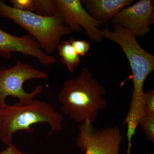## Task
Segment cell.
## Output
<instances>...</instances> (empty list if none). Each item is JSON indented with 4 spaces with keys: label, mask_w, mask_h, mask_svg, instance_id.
Masks as SVG:
<instances>
[{
    "label": "cell",
    "mask_w": 154,
    "mask_h": 154,
    "mask_svg": "<svg viewBox=\"0 0 154 154\" xmlns=\"http://www.w3.org/2000/svg\"><path fill=\"white\" fill-rule=\"evenodd\" d=\"M104 87L93 77L87 67L75 79L66 80L58 95L63 113L77 123H93L99 110L105 109L107 101Z\"/></svg>",
    "instance_id": "obj_1"
},
{
    "label": "cell",
    "mask_w": 154,
    "mask_h": 154,
    "mask_svg": "<svg viewBox=\"0 0 154 154\" xmlns=\"http://www.w3.org/2000/svg\"><path fill=\"white\" fill-rule=\"evenodd\" d=\"M101 33L103 38L120 46L129 63L133 90L127 117L131 121H139L144 113V84L147 77L154 70V56L139 44L131 32L120 25H113L112 30L102 28Z\"/></svg>",
    "instance_id": "obj_2"
},
{
    "label": "cell",
    "mask_w": 154,
    "mask_h": 154,
    "mask_svg": "<svg viewBox=\"0 0 154 154\" xmlns=\"http://www.w3.org/2000/svg\"><path fill=\"white\" fill-rule=\"evenodd\" d=\"M63 116L48 102L33 99L25 103L3 105L0 120V140L6 145L12 144L14 135L19 131L31 132L32 126L47 123L50 134L62 130Z\"/></svg>",
    "instance_id": "obj_3"
},
{
    "label": "cell",
    "mask_w": 154,
    "mask_h": 154,
    "mask_svg": "<svg viewBox=\"0 0 154 154\" xmlns=\"http://www.w3.org/2000/svg\"><path fill=\"white\" fill-rule=\"evenodd\" d=\"M0 15L13 20L28 31L48 55L57 49L61 39L72 33L64 24L59 14L53 17L40 16L33 12L19 11L0 1Z\"/></svg>",
    "instance_id": "obj_4"
},
{
    "label": "cell",
    "mask_w": 154,
    "mask_h": 154,
    "mask_svg": "<svg viewBox=\"0 0 154 154\" xmlns=\"http://www.w3.org/2000/svg\"><path fill=\"white\" fill-rule=\"evenodd\" d=\"M48 76V73L36 69L20 60L12 68L0 67V102L3 105L6 104V99L8 96L17 98L20 103L33 100L35 96L42 92L43 87L38 86L32 92L28 93L24 90L23 84L28 80L46 79Z\"/></svg>",
    "instance_id": "obj_5"
},
{
    "label": "cell",
    "mask_w": 154,
    "mask_h": 154,
    "mask_svg": "<svg viewBox=\"0 0 154 154\" xmlns=\"http://www.w3.org/2000/svg\"><path fill=\"white\" fill-rule=\"evenodd\" d=\"M123 137L118 126L98 129L86 122L80 125L76 145L85 154H119Z\"/></svg>",
    "instance_id": "obj_6"
},
{
    "label": "cell",
    "mask_w": 154,
    "mask_h": 154,
    "mask_svg": "<svg viewBox=\"0 0 154 154\" xmlns=\"http://www.w3.org/2000/svg\"><path fill=\"white\" fill-rule=\"evenodd\" d=\"M64 24L72 33L85 31L88 38L96 43H100L103 37L100 25L84 8L80 0H53Z\"/></svg>",
    "instance_id": "obj_7"
},
{
    "label": "cell",
    "mask_w": 154,
    "mask_h": 154,
    "mask_svg": "<svg viewBox=\"0 0 154 154\" xmlns=\"http://www.w3.org/2000/svg\"><path fill=\"white\" fill-rule=\"evenodd\" d=\"M154 5L151 0H141L125 7L116 14L110 22L129 30L136 37L143 38L149 32L152 24Z\"/></svg>",
    "instance_id": "obj_8"
},
{
    "label": "cell",
    "mask_w": 154,
    "mask_h": 154,
    "mask_svg": "<svg viewBox=\"0 0 154 154\" xmlns=\"http://www.w3.org/2000/svg\"><path fill=\"white\" fill-rule=\"evenodd\" d=\"M13 52L35 58L44 65L52 64L56 61L55 57L48 55L42 50L38 42L30 34L19 37L0 29V55L8 59Z\"/></svg>",
    "instance_id": "obj_9"
},
{
    "label": "cell",
    "mask_w": 154,
    "mask_h": 154,
    "mask_svg": "<svg viewBox=\"0 0 154 154\" xmlns=\"http://www.w3.org/2000/svg\"><path fill=\"white\" fill-rule=\"evenodd\" d=\"M84 8L100 25L110 29L109 22L122 9L134 0H82Z\"/></svg>",
    "instance_id": "obj_10"
},
{
    "label": "cell",
    "mask_w": 154,
    "mask_h": 154,
    "mask_svg": "<svg viewBox=\"0 0 154 154\" xmlns=\"http://www.w3.org/2000/svg\"><path fill=\"white\" fill-rule=\"evenodd\" d=\"M57 49L62 63L67 67L70 72L75 71L80 62V57L75 51L69 41L61 42Z\"/></svg>",
    "instance_id": "obj_11"
},
{
    "label": "cell",
    "mask_w": 154,
    "mask_h": 154,
    "mask_svg": "<svg viewBox=\"0 0 154 154\" xmlns=\"http://www.w3.org/2000/svg\"><path fill=\"white\" fill-rule=\"evenodd\" d=\"M34 13L44 17H50L58 14L53 0H33Z\"/></svg>",
    "instance_id": "obj_12"
},
{
    "label": "cell",
    "mask_w": 154,
    "mask_h": 154,
    "mask_svg": "<svg viewBox=\"0 0 154 154\" xmlns=\"http://www.w3.org/2000/svg\"><path fill=\"white\" fill-rule=\"evenodd\" d=\"M139 124L142 127L146 139L154 142V115L144 113Z\"/></svg>",
    "instance_id": "obj_13"
},
{
    "label": "cell",
    "mask_w": 154,
    "mask_h": 154,
    "mask_svg": "<svg viewBox=\"0 0 154 154\" xmlns=\"http://www.w3.org/2000/svg\"><path fill=\"white\" fill-rule=\"evenodd\" d=\"M69 41L75 51L80 57L85 56L90 50L91 44L89 42L75 39L74 38H70Z\"/></svg>",
    "instance_id": "obj_14"
},
{
    "label": "cell",
    "mask_w": 154,
    "mask_h": 154,
    "mask_svg": "<svg viewBox=\"0 0 154 154\" xmlns=\"http://www.w3.org/2000/svg\"><path fill=\"white\" fill-rule=\"evenodd\" d=\"M144 113L154 115V91L150 90L144 95Z\"/></svg>",
    "instance_id": "obj_15"
},
{
    "label": "cell",
    "mask_w": 154,
    "mask_h": 154,
    "mask_svg": "<svg viewBox=\"0 0 154 154\" xmlns=\"http://www.w3.org/2000/svg\"><path fill=\"white\" fill-rule=\"evenodd\" d=\"M9 2L13 5L12 7L17 10L28 12H34L33 0H10Z\"/></svg>",
    "instance_id": "obj_16"
},
{
    "label": "cell",
    "mask_w": 154,
    "mask_h": 154,
    "mask_svg": "<svg viewBox=\"0 0 154 154\" xmlns=\"http://www.w3.org/2000/svg\"><path fill=\"white\" fill-rule=\"evenodd\" d=\"M0 154H29L22 152L13 144L7 146L5 149L0 152Z\"/></svg>",
    "instance_id": "obj_17"
},
{
    "label": "cell",
    "mask_w": 154,
    "mask_h": 154,
    "mask_svg": "<svg viewBox=\"0 0 154 154\" xmlns=\"http://www.w3.org/2000/svg\"><path fill=\"white\" fill-rule=\"evenodd\" d=\"M2 105L1 102H0V120H1V113H2V108L3 105Z\"/></svg>",
    "instance_id": "obj_18"
},
{
    "label": "cell",
    "mask_w": 154,
    "mask_h": 154,
    "mask_svg": "<svg viewBox=\"0 0 154 154\" xmlns=\"http://www.w3.org/2000/svg\"><path fill=\"white\" fill-rule=\"evenodd\" d=\"M152 154L151 153H149V154Z\"/></svg>",
    "instance_id": "obj_19"
}]
</instances>
